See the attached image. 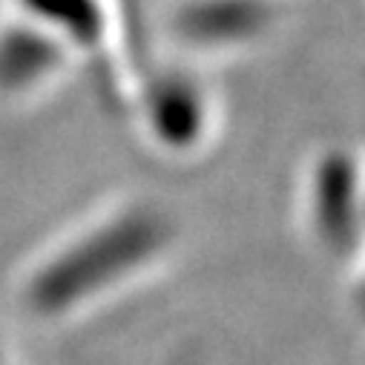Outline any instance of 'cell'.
<instances>
[{
	"mask_svg": "<svg viewBox=\"0 0 365 365\" xmlns=\"http://www.w3.org/2000/svg\"><path fill=\"white\" fill-rule=\"evenodd\" d=\"M155 230L147 225H118L86 239L75 250L52 262L32 285V302L41 311H66L83 297L107 288L155 247Z\"/></svg>",
	"mask_w": 365,
	"mask_h": 365,
	"instance_id": "obj_1",
	"label": "cell"
}]
</instances>
